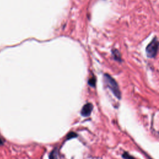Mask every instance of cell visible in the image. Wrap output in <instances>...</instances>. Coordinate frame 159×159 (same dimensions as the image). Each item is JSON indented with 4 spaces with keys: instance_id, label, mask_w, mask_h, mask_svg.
I'll use <instances>...</instances> for the list:
<instances>
[{
    "instance_id": "1",
    "label": "cell",
    "mask_w": 159,
    "mask_h": 159,
    "mask_svg": "<svg viewBox=\"0 0 159 159\" xmlns=\"http://www.w3.org/2000/svg\"><path fill=\"white\" fill-rule=\"evenodd\" d=\"M104 80L106 85L110 89L112 93L117 99L120 100L121 98V93L116 81L111 75L107 73L104 75Z\"/></svg>"
},
{
    "instance_id": "2",
    "label": "cell",
    "mask_w": 159,
    "mask_h": 159,
    "mask_svg": "<svg viewBox=\"0 0 159 159\" xmlns=\"http://www.w3.org/2000/svg\"><path fill=\"white\" fill-rule=\"evenodd\" d=\"M159 49V41L155 37L151 42L147 45L146 49V55L148 58L153 59L156 57Z\"/></svg>"
},
{
    "instance_id": "3",
    "label": "cell",
    "mask_w": 159,
    "mask_h": 159,
    "mask_svg": "<svg viewBox=\"0 0 159 159\" xmlns=\"http://www.w3.org/2000/svg\"><path fill=\"white\" fill-rule=\"evenodd\" d=\"M93 105L88 102V103L85 104L83 106V107H82L80 114L83 117H88L90 116L92 111H93Z\"/></svg>"
},
{
    "instance_id": "4",
    "label": "cell",
    "mask_w": 159,
    "mask_h": 159,
    "mask_svg": "<svg viewBox=\"0 0 159 159\" xmlns=\"http://www.w3.org/2000/svg\"><path fill=\"white\" fill-rule=\"evenodd\" d=\"M111 52H112V55L113 59L116 61H118V62H121L122 58H121V54L119 51L116 49H113L111 50Z\"/></svg>"
},
{
    "instance_id": "5",
    "label": "cell",
    "mask_w": 159,
    "mask_h": 159,
    "mask_svg": "<svg viewBox=\"0 0 159 159\" xmlns=\"http://www.w3.org/2000/svg\"><path fill=\"white\" fill-rule=\"evenodd\" d=\"M58 149L57 148L54 149L50 153L49 159H57L58 158Z\"/></svg>"
},
{
    "instance_id": "6",
    "label": "cell",
    "mask_w": 159,
    "mask_h": 159,
    "mask_svg": "<svg viewBox=\"0 0 159 159\" xmlns=\"http://www.w3.org/2000/svg\"><path fill=\"white\" fill-rule=\"evenodd\" d=\"M122 157L124 159H135L134 157L132 156L131 154H129V153L127 152H124V153H123L122 155Z\"/></svg>"
},
{
    "instance_id": "7",
    "label": "cell",
    "mask_w": 159,
    "mask_h": 159,
    "mask_svg": "<svg viewBox=\"0 0 159 159\" xmlns=\"http://www.w3.org/2000/svg\"><path fill=\"white\" fill-rule=\"evenodd\" d=\"M77 136H78V135L76 134L75 132H69V134H67V136H66V140L71 139H73V138L76 137Z\"/></svg>"
},
{
    "instance_id": "8",
    "label": "cell",
    "mask_w": 159,
    "mask_h": 159,
    "mask_svg": "<svg viewBox=\"0 0 159 159\" xmlns=\"http://www.w3.org/2000/svg\"><path fill=\"white\" fill-rule=\"evenodd\" d=\"M88 83H89V85L90 86H93V87H95V85H96V78L95 77L91 78L90 80H89Z\"/></svg>"
},
{
    "instance_id": "9",
    "label": "cell",
    "mask_w": 159,
    "mask_h": 159,
    "mask_svg": "<svg viewBox=\"0 0 159 159\" xmlns=\"http://www.w3.org/2000/svg\"><path fill=\"white\" fill-rule=\"evenodd\" d=\"M3 143H4V140L3 139H2L1 137L0 136V146L3 145Z\"/></svg>"
}]
</instances>
